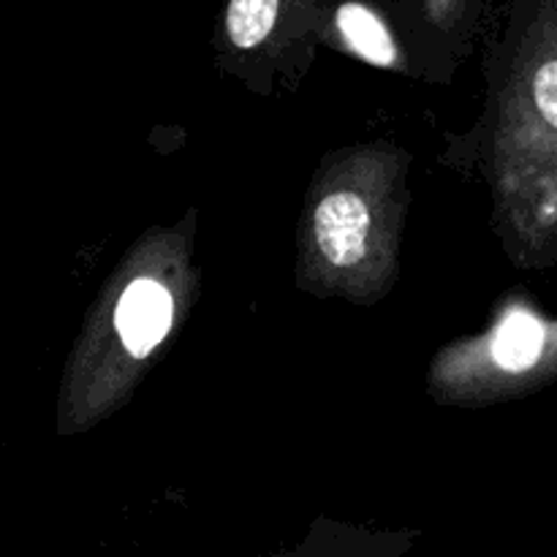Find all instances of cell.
<instances>
[{
  "mask_svg": "<svg viewBox=\"0 0 557 557\" xmlns=\"http://www.w3.org/2000/svg\"><path fill=\"white\" fill-rule=\"evenodd\" d=\"M490 180L517 264L557 261V0H515L493 54Z\"/></svg>",
  "mask_w": 557,
  "mask_h": 557,
  "instance_id": "1",
  "label": "cell"
},
{
  "mask_svg": "<svg viewBox=\"0 0 557 557\" xmlns=\"http://www.w3.org/2000/svg\"><path fill=\"white\" fill-rule=\"evenodd\" d=\"M199 297L194 234L152 228L103 283L65 362L58 433L76 435L112 417Z\"/></svg>",
  "mask_w": 557,
  "mask_h": 557,
  "instance_id": "2",
  "label": "cell"
},
{
  "mask_svg": "<svg viewBox=\"0 0 557 557\" xmlns=\"http://www.w3.org/2000/svg\"><path fill=\"white\" fill-rule=\"evenodd\" d=\"M408 156L389 141L321 163L297 228V283L315 297L373 305L389 294L408 207Z\"/></svg>",
  "mask_w": 557,
  "mask_h": 557,
  "instance_id": "3",
  "label": "cell"
},
{
  "mask_svg": "<svg viewBox=\"0 0 557 557\" xmlns=\"http://www.w3.org/2000/svg\"><path fill=\"white\" fill-rule=\"evenodd\" d=\"M557 381V319L525 299L498 308L482 335L435 354L428 389L444 406L476 408L522 397Z\"/></svg>",
  "mask_w": 557,
  "mask_h": 557,
  "instance_id": "4",
  "label": "cell"
},
{
  "mask_svg": "<svg viewBox=\"0 0 557 557\" xmlns=\"http://www.w3.org/2000/svg\"><path fill=\"white\" fill-rule=\"evenodd\" d=\"M341 0H226L221 14V49L226 58L283 52L292 44H313L330 30Z\"/></svg>",
  "mask_w": 557,
  "mask_h": 557,
  "instance_id": "5",
  "label": "cell"
},
{
  "mask_svg": "<svg viewBox=\"0 0 557 557\" xmlns=\"http://www.w3.org/2000/svg\"><path fill=\"white\" fill-rule=\"evenodd\" d=\"M330 33L346 52L379 69H406V44L397 30L395 11L379 0H341Z\"/></svg>",
  "mask_w": 557,
  "mask_h": 557,
  "instance_id": "6",
  "label": "cell"
},
{
  "mask_svg": "<svg viewBox=\"0 0 557 557\" xmlns=\"http://www.w3.org/2000/svg\"><path fill=\"white\" fill-rule=\"evenodd\" d=\"M417 539L411 531H375L319 517L297 547L277 557H403Z\"/></svg>",
  "mask_w": 557,
  "mask_h": 557,
  "instance_id": "7",
  "label": "cell"
},
{
  "mask_svg": "<svg viewBox=\"0 0 557 557\" xmlns=\"http://www.w3.org/2000/svg\"><path fill=\"white\" fill-rule=\"evenodd\" d=\"M411 3L419 30L441 52L466 49L484 11V0H411Z\"/></svg>",
  "mask_w": 557,
  "mask_h": 557,
  "instance_id": "8",
  "label": "cell"
}]
</instances>
